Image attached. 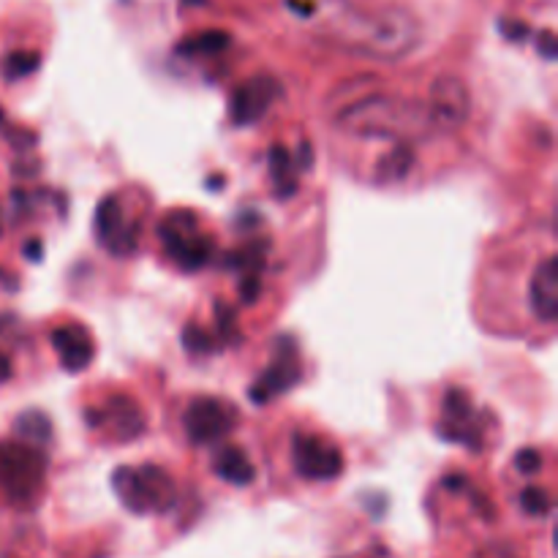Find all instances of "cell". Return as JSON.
<instances>
[{"label": "cell", "instance_id": "cell-30", "mask_svg": "<svg viewBox=\"0 0 558 558\" xmlns=\"http://www.w3.org/2000/svg\"><path fill=\"white\" fill-rule=\"evenodd\" d=\"M12 379V360L0 352V381H9Z\"/></svg>", "mask_w": 558, "mask_h": 558}, {"label": "cell", "instance_id": "cell-25", "mask_svg": "<svg viewBox=\"0 0 558 558\" xmlns=\"http://www.w3.org/2000/svg\"><path fill=\"white\" fill-rule=\"evenodd\" d=\"M539 466H542V455H539L536 450H531V447H526V450H520V453L515 455V469H517L520 474H526V477L536 474Z\"/></svg>", "mask_w": 558, "mask_h": 558}, {"label": "cell", "instance_id": "cell-13", "mask_svg": "<svg viewBox=\"0 0 558 558\" xmlns=\"http://www.w3.org/2000/svg\"><path fill=\"white\" fill-rule=\"evenodd\" d=\"M52 346L63 362L66 370L77 373L85 370L93 357H96V343L93 335L82 327V325H63L52 333Z\"/></svg>", "mask_w": 558, "mask_h": 558}, {"label": "cell", "instance_id": "cell-19", "mask_svg": "<svg viewBox=\"0 0 558 558\" xmlns=\"http://www.w3.org/2000/svg\"><path fill=\"white\" fill-rule=\"evenodd\" d=\"M232 44L229 33L224 31H205L194 39H188L186 44H180V52H191V55H218Z\"/></svg>", "mask_w": 558, "mask_h": 558}, {"label": "cell", "instance_id": "cell-14", "mask_svg": "<svg viewBox=\"0 0 558 558\" xmlns=\"http://www.w3.org/2000/svg\"><path fill=\"white\" fill-rule=\"evenodd\" d=\"M109 420L114 439L120 442H133L142 436L145 431V414L139 408V403L128 395H112L106 406L101 408V423Z\"/></svg>", "mask_w": 558, "mask_h": 558}, {"label": "cell", "instance_id": "cell-4", "mask_svg": "<svg viewBox=\"0 0 558 558\" xmlns=\"http://www.w3.org/2000/svg\"><path fill=\"white\" fill-rule=\"evenodd\" d=\"M112 488L120 499V504L133 515H151V512H167L175 499V482L172 477L153 463L145 466H120L112 471Z\"/></svg>", "mask_w": 558, "mask_h": 558}, {"label": "cell", "instance_id": "cell-12", "mask_svg": "<svg viewBox=\"0 0 558 558\" xmlns=\"http://www.w3.org/2000/svg\"><path fill=\"white\" fill-rule=\"evenodd\" d=\"M528 303L536 319L555 322L558 319V259L547 256L531 275Z\"/></svg>", "mask_w": 558, "mask_h": 558}, {"label": "cell", "instance_id": "cell-5", "mask_svg": "<svg viewBox=\"0 0 558 558\" xmlns=\"http://www.w3.org/2000/svg\"><path fill=\"white\" fill-rule=\"evenodd\" d=\"M159 237L175 264L194 272L210 261L213 240L199 232V221L188 210H175L159 224Z\"/></svg>", "mask_w": 558, "mask_h": 558}, {"label": "cell", "instance_id": "cell-24", "mask_svg": "<svg viewBox=\"0 0 558 558\" xmlns=\"http://www.w3.org/2000/svg\"><path fill=\"white\" fill-rule=\"evenodd\" d=\"M183 343H186V349L194 352V354H207V352L213 349L210 333L202 330V327H197V325H188V327L183 330Z\"/></svg>", "mask_w": 558, "mask_h": 558}, {"label": "cell", "instance_id": "cell-26", "mask_svg": "<svg viewBox=\"0 0 558 558\" xmlns=\"http://www.w3.org/2000/svg\"><path fill=\"white\" fill-rule=\"evenodd\" d=\"M259 292H261L259 275H256V272H248V275L242 278V284H240V297H242V303H245V306L256 303V300H259Z\"/></svg>", "mask_w": 558, "mask_h": 558}, {"label": "cell", "instance_id": "cell-21", "mask_svg": "<svg viewBox=\"0 0 558 558\" xmlns=\"http://www.w3.org/2000/svg\"><path fill=\"white\" fill-rule=\"evenodd\" d=\"M39 63H41L39 52H12V55L4 58V77L9 82L25 79L39 69Z\"/></svg>", "mask_w": 558, "mask_h": 558}, {"label": "cell", "instance_id": "cell-2", "mask_svg": "<svg viewBox=\"0 0 558 558\" xmlns=\"http://www.w3.org/2000/svg\"><path fill=\"white\" fill-rule=\"evenodd\" d=\"M341 123L349 131L365 133V136H425L428 128L434 125L428 106L420 104H398L381 96L365 98L346 109L341 114Z\"/></svg>", "mask_w": 558, "mask_h": 558}, {"label": "cell", "instance_id": "cell-16", "mask_svg": "<svg viewBox=\"0 0 558 558\" xmlns=\"http://www.w3.org/2000/svg\"><path fill=\"white\" fill-rule=\"evenodd\" d=\"M270 178L275 183V194L281 199H289L297 191V178H295V164L292 156L284 145L270 148Z\"/></svg>", "mask_w": 558, "mask_h": 558}, {"label": "cell", "instance_id": "cell-3", "mask_svg": "<svg viewBox=\"0 0 558 558\" xmlns=\"http://www.w3.org/2000/svg\"><path fill=\"white\" fill-rule=\"evenodd\" d=\"M47 485V455L20 439L0 442V493L17 507H33Z\"/></svg>", "mask_w": 558, "mask_h": 558}, {"label": "cell", "instance_id": "cell-18", "mask_svg": "<svg viewBox=\"0 0 558 558\" xmlns=\"http://www.w3.org/2000/svg\"><path fill=\"white\" fill-rule=\"evenodd\" d=\"M411 167H414V151L408 145H398L379 161V178L384 183H395L403 180L411 172Z\"/></svg>", "mask_w": 558, "mask_h": 558}, {"label": "cell", "instance_id": "cell-28", "mask_svg": "<svg viewBox=\"0 0 558 558\" xmlns=\"http://www.w3.org/2000/svg\"><path fill=\"white\" fill-rule=\"evenodd\" d=\"M539 47H542V55H544L547 60H553L555 52H558V50H555V36H553L550 31H544V33L539 36Z\"/></svg>", "mask_w": 558, "mask_h": 558}, {"label": "cell", "instance_id": "cell-15", "mask_svg": "<svg viewBox=\"0 0 558 558\" xmlns=\"http://www.w3.org/2000/svg\"><path fill=\"white\" fill-rule=\"evenodd\" d=\"M213 471L224 480V482H229V485H237V488H245V485H251L253 482V463L245 458V453L240 450V447H224L218 455H215V461H213Z\"/></svg>", "mask_w": 558, "mask_h": 558}, {"label": "cell", "instance_id": "cell-7", "mask_svg": "<svg viewBox=\"0 0 558 558\" xmlns=\"http://www.w3.org/2000/svg\"><path fill=\"white\" fill-rule=\"evenodd\" d=\"M300 381V354H297V343L289 335H281L275 341L272 349V362L267 365V370L259 376V381L251 387V400L253 403H267L275 395H284L287 389H292Z\"/></svg>", "mask_w": 558, "mask_h": 558}, {"label": "cell", "instance_id": "cell-6", "mask_svg": "<svg viewBox=\"0 0 558 558\" xmlns=\"http://www.w3.org/2000/svg\"><path fill=\"white\" fill-rule=\"evenodd\" d=\"M234 425H237V408L226 403L224 398H210V395L194 398L183 414L186 436L194 444L218 442L221 436L232 434Z\"/></svg>", "mask_w": 558, "mask_h": 558}, {"label": "cell", "instance_id": "cell-1", "mask_svg": "<svg viewBox=\"0 0 558 558\" xmlns=\"http://www.w3.org/2000/svg\"><path fill=\"white\" fill-rule=\"evenodd\" d=\"M338 36L354 52L379 60H398L420 41V25L403 9H384L373 17H357L354 23L343 25Z\"/></svg>", "mask_w": 558, "mask_h": 558}, {"label": "cell", "instance_id": "cell-11", "mask_svg": "<svg viewBox=\"0 0 558 558\" xmlns=\"http://www.w3.org/2000/svg\"><path fill=\"white\" fill-rule=\"evenodd\" d=\"M96 237L114 256H125V253H131L136 248V229L125 226L120 202L114 197H106L96 207Z\"/></svg>", "mask_w": 558, "mask_h": 558}, {"label": "cell", "instance_id": "cell-22", "mask_svg": "<svg viewBox=\"0 0 558 558\" xmlns=\"http://www.w3.org/2000/svg\"><path fill=\"white\" fill-rule=\"evenodd\" d=\"M444 416H447V420H453V423H469L471 420V398L463 389H458V387L447 389V395H444Z\"/></svg>", "mask_w": 558, "mask_h": 558}, {"label": "cell", "instance_id": "cell-29", "mask_svg": "<svg viewBox=\"0 0 558 558\" xmlns=\"http://www.w3.org/2000/svg\"><path fill=\"white\" fill-rule=\"evenodd\" d=\"M25 256H28V261H41V256H44L41 240H31V242L25 245Z\"/></svg>", "mask_w": 558, "mask_h": 558}, {"label": "cell", "instance_id": "cell-9", "mask_svg": "<svg viewBox=\"0 0 558 558\" xmlns=\"http://www.w3.org/2000/svg\"><path fill=\"white\" fill-rule=\"evenodd\" d=\"M292 461L300 477L306 480H335L343 469L341 450L330 442L308 434H297L292 442Z\"/></svg>", "mask_w": 558, "mask_h": 558}, {"label": "cell", "instance_id": "cell-31", "mask_svg": "<svg viewBox=\"0 0 558 558\" xmlns=\"http://www.w3.org/2000/svg\"><path fill=\"white\" fill-rule=\"evenodd\" d=\"M0 123H4V109H0Z\"/></svg>", "mask_w": 558, "mask_h": 558}, {"label": "cell", "instance_id": "cell-8", "mask_svg": "<svg viewBox=\"0 0 558 558\" xmlns=\"http://www.w3.org/2000/svg\"><path fill=\"white\" fill-rule=\"evenodd\" d=\"M471 112V93L466 87V82L461 77L444 74L434 82L431 96H428V114L434 120V125L453 131L461 128L466 123Z\"/></svg>", "mask_w": 558, "mask_h": 558}, {"label": "cell", "instance_id": "cell-17", "mask_svg": "<svg viewBox=\"0 0 558 558\" xmlns=\"http://www.w3.org/2000/svg\"><path fill=\"white\" fill-rule=\"evenodd\" d=\"M14 431H17V439L25 442V444H47L52 442V420L44 414V411H36V408H28L17 416L14 423Z\"/></svg>", "mask_w": 558, "mask_h": 558}, {"label": "cell", "instance_id": "cell-20", "mask_svg": "<svg viewBox=\"0 0 558 558\" xmlns=\"http://www.w3.org/2000/svg\"><path fill=\"white\" fill-rule=\"evenodd\" d=\"M267 251H270V242H248L245 248H240V251H234V253H229V267H234V270H248V272H256L261 264H264V256H267ZM259 275V272H256Z\"/></svg>", "mask_w": 558, "mask_h": 558}, {"label": "cell", "instance_id": "cell-27", "mask_svg": "<svg viewBox=\"0 0 558 558\" xmlns=\"http://www.w3.org/2000/svg\"><path fill=\"white\" fill-rule=\"evenodd\" d=\"M501 31H504V36L512 39V41H520L523 36H528V28H526L523 23H509V20H504V23H501Z\"/></svg>", "mask_w": 558, "mask_h": 558}, {"label": "cell", "instance_id": "cell-23", "mask_svg": "<svg viewBox=\"0 0 558 558\" xmlns=\"http://www.w3.org/2000/svg\"><path fill=\"white\" fill-rule=\"evenodd\" d=\"M520 507L531 515V517H544V515H550V496H547V490H542V488H526L523 493H520Z\"/></svg>", "mask_w": 558, "mask_h": 558}, {"label": "cell", "instance_id": "cell-10", "mask_svg": "<svg viewBox=\"0 0 558 558\" xmlns=\"http://www.w3.org/2000/svg\"><path fill=\"white\" fill-rule=\"evenodd\" d=\"M275 96H278V82L267 74L242 82L229 101V114H232L234 125H251V123L261 120L267 114V109L272 106Z\"/></svg>", "mask_w": 558, "mask_h": 558}]
</instances>
